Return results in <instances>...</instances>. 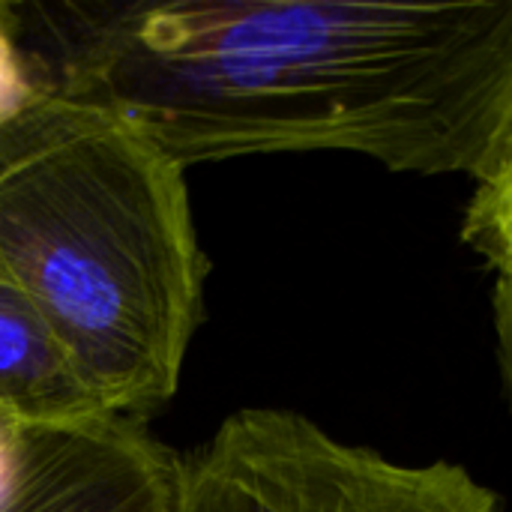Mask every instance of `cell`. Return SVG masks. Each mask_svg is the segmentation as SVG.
I'll return each mask as SVG.
<instances>
[{"mask_svg": "<svg viewBox=\"0 0 512 512\" xmlns=\"http://www.w3.org/2000/svg\"><path fill=\"white\" fill-rule=\"evenodd\" d=\"M45 93L33 60L18 42L0 3V129Z\"/></svg>", "mask_w": 512, "mask_h": 512, "instance_id": "obj_7", "label": "cell"}, {"mask_svg": "<svg viewBox=\"0 0 512 512\" xmlns=\"http://www.w3.org/2000/svg\"><path fill=\"white\" fill-rule=\"evenodd\" d=\"M0 267L117 417L168 405L210 261L186 165L129 117L42 93L0 129Z\"/></svg>", "mask_w": 512, "mask_h": 512, "instance_id": "obj_2", "label": "cell"}, {"mask_svg": "<svg viewBox=\"0 0 512 512\" xmlns=\"http://www.w3.org/2000/svg\"><path fill=\"white\" fill-rule=\"evenodd\" d=\"M108 411L87 390L54 330L0 267V420L18 429L75 426Z\"/></svg>", "mask_w": 512, "mask_h": 512, "instance_id": "obj_5", "label": "cell"}, {"mask_svg": "<svg viewBox=\"0 0 512 512\" xmlns=\"http://www.w3.org/2000/svg\"><path fill=\"white\" fill-rule=\"evenodd\" d=\"M492 318H495V345H498V369L504 378V390L512 405V273L495 276L492 288Z\"/></svg>", "mask_w": 512, "mask_h": 512, "instance_id": "obj_8", "label": "cell"}, {"mask_svg": "<svg viewBox=\"0 0 512 512\" xmlns=\"http://www.w3.org/2000/svg\"><path fill=\"white\" fill-rule=\"evenodd\" d=\"M177 512H504L456 462L402 465L285 408H243L183 459Z\"/></svg>", "mask_w": 512, "mask_h": 512, "instance_id": "obj_3", "label": "cell"}, {"mask_svg": "<svg viewBox=\"0 0 512 512\" xmlns=\"http://www.w3.org/2000/svg\"><path fill=\"white\" fill-rule=\"evenodd\" d=\"M462 243L495 276L512 273V117L492 165L474 183L462 219Z\"/></svg>", "mask_w": 512, "mask_h": 512, "instance_id": "obj_6", "label": "cell"}, {"mask_svg": "<svg viewBox=\"0 0 512 512\" xmlns=\"http://www.w3.org/2000/svg\"><path fill=\"white\" fill-rule=\"evenodd\" d=\"M183 459L141 420L96 417L21 429L15 480L0 512H177Z\"/></svg>", "mask_w": 512, "mask_h": 512, "instance_id": "obj_4", "label": "cell"}, {"mask_svg": "<svg viewBox=\"0 0 512 512\" xmlns=\"http://www.w3.org/2000/svg\"><path fill=\"white\" fill-rule=\"evenodd\" d=\"M45 93L105 105L186 168L360 153L492 165L512 117V0L3 3Z\"/></svg>", "mask_w": 512, "mask_h": 512, "instance_id": "obj_1", "label": "cell"}, {"mask_svg": "<svg viewBox=\"0 0 512 512\" xmlns=\"http://www.w3.org/2000/svg\"><path fill=\"white\" fill-rule=\"evenodd\" d=\"M18 456H21V429L0 420V501L6 498V492L15 480Z\"/></svg>", "mask_w": 512, "mask_h": 512, "instance_id": "obj_9", "label": "cell"}]
</instances>
